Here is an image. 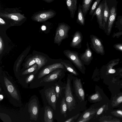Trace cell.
<instances>
[{
  "label": "cell",
  "instance_id": "6da1fadb",
  "mask_svg": "<svg viewBox=\"0 0 122 122\" xmlns=\"http://www.w3.org/2000/svg\"><path fill=\"white\" fill-rule=\"evenodd\" d=\"M70 28L68 25L64 23L59 24L54 38L55 43L59 45L63 40L68 37V33Z\"/></svg>",
  "mask_w": 122,
  "mask_h": 122
},
{
  "label": "cell",
  "instance_id": "7a4b0ae2",
  "mask_svg": "<svg viewBox=\"0 0 122 122\" xmlns=\"http://www.w3.org/2000/svg\"><path fill=\"white\" fill-rule=\"evenodd\" d=\"M64 53L65 56L81 71H83L84 66L79 57L77 52L66 50L64 51Z\"/></svg>",
  "mask_w": 122,
  "mask_h": 122
},
{
  "label": "cell",
  "instance_id": "3957f363",
  "mask_svg": "<svg viewBox=\"0 0 122 122\" xmlns=\"http://www.w3.org/2000/svg\"><path fill=\"white\" fill-rule=\"evenodd\" d=\"M70 80L67 79L65 90V98L67 109L71 111L75 105V101L72 94L70 82Z\"/></svg>",
  "mask_w": 122,
  "mask_h": 122
},
{
  "label": "cell",
  "instance_id": "277c9868",
  "mask_svg": "<svg viewBox=\"0 0 122 122\" xmlns=\"http://www.w3.org/2000/svg\"><path fill=\"white\" fill-rule=\"evenodd\" d=\"M104 8V2H102L100 4L94 12L92 15L91 20L94 16L96 15L99 28L105 30L106 27L103 20Z\"/></svg>",
  "mask_w": 122,
  "mask_h": 122
},
{
  "label": "cell",
  "instance_id": "5b68a950",
  "mask_svg": "<svg viewBox=\"0 0 122 122\" xmlns=\"http://www.w3.org/2000/svg\"><path fill=\"white\" fill-rule=\"evenodd\" d=\"M56 13L54 10H50L39 12L34 15L32 19L34 21L38 22L45 21L53 18Z\"/></svg>",
  "mask_w": 122,
  "mask_h": 122
},
{
  "label": "cell",
  "instance_id": "8992f818",
  "mask_svg": "<svg viewBox=\"0 0 122 122\" xmlns=\"http://www.w3.org/2000/svg\"><path fill=\"white\" fill-rule=\"evenodd\" d=\"M63 65L61 62L56 63L45 66L40 72L38 78L40 79L59 68L64 69Z\"/></svg>",
  "mask_w": 122,
  "mask_h": 122
},
{
  "label": "cell",
  "instance_id": "52a82bcc",
  "mask_svg": "<svg viewBox=\"0 0 122 122\" xmlns=\"http://www.w3.org/2000/svg\"><path fill=\"white\" fill-rule=\"evenodd\" d=\"M46 98L49 104L55 110L57 102L56 96L54 87L49 88L45 92Z\"/></svg>",
  "mask_w": 122,
  "mask_h": 122
},
{
  "label": "cell",
  "instance_id": "ba28073f",
  "mask_svg": "<svg viewBox=\"0 0 122 122\" xmlns=\"http://www.w3.org/2000/svg\"><path fill=\"white\" fill-rule=\"evenodd\" d=\"M91 44L93 48L97 53L101 55L105 53L104 46L100 40L96 36L94 35L90 36Z\"/></svg>",
  "mask_w": 122,
  "mask_h": 122
},
{
  "label": "cell",
  "instance_id": "9c48e42d",
  "mask_svg": "<svg viewBox=\"0 0 122 122\" xmlns=\"http://www.w3.org/2000/svg\"><path fill=\"white\" fill-rule=\"evenodd\" d=\"M39 111V107L37 101L34 99L31 101L28 105V112L30 113L31 120H37Z\"/></svg>",
  "mask_w": 122,
  "mask_h": 122
},
{
  "label": "cell",
  "instance_id": "30bf717a",
  "mask_svg": "<svg viewBox=\"0 0 122 122\" xmlns=\"http://www.w3.org/2000/svg\"><path fill=\"white\" fill-rule=\"evenodd\" d=\"M110 15L107 22V25L105 32L107 36H109L111 33L112 28L116 16V10L114 6L110 10Z\"/></svg>",
  "mask_w": 122,
  "mask_h": 122
},
{
  "label": "cell",
  "instance_id": "8fae6325",
  "mask_svg": "<svg viewBox=\"0 0 122 122\" xmlns=\"http://www.w3.org/2000/svg\"><path fill=\"white\" fill-rule=\"evenodd\" d=\"M4 82L6 88L11 97L19 100V95L17 91L11 82L6 77L4 78Z\"/></svg>",
  "mask_w": 122,
  "mask_h": 122
},
{
  "label": "cell",
  "instance_id": "7c38bea8",
  "mask_svg": "<svg viewBox=\"0 0 122 122\" xmlns=\"http://www.w3.org/2000/svg\"><path fill=\"white\" fill-rule=\"evenodd\" d=\"M74 87L76 92L77 96L82 101L84 100L85 93L83 88L81 80L77 78L74 82Z\"/></svg>",
  "mask_w": 122,
  "mask_h": 122
},
{
  "label": "cell",
  "instance_id": "4fadbf2b",
  "mask_svg": "<svg viewBox=\"0 0 122 122\" xmlns=\"http://www.w3.org/2000/svg\"><path fill=\"white\" fill-rule=\"evenodd\" d=\"M60 69L61 68L58 69L49 74L43 79L42 81L46 82H49L57 79L62 73V70Z\"/></svg>",
  "mask_w": 122,
  "mask_h": 122
},
{
  "label": "cell",
  "instance_id": "5bb4252c",
  "mask_svg": "<svg viewBox=\"0 0 122 122\" xmlns=\"http://www.w3.org/2000/svg\"><path fill=\"white\" fill-rule=\"evenodd\" d=\"M64 0L66 1L67 8L70 12L71 17L73 18L77 9V0Z\"/></svg>",
  "mask_w": 122,
  "mask_h": 122
},
{
  "label": "cell",
  "instance_id": "9a60e30c",
  "mask_svg": "<svg viewBox=\"0 0 122 122\" xmlns=\"http://www.w3.org/2000/svg\"><path fill=\"white\" fill-rule=\"evenodd\" d=\"M87 48L85 52L80 56V59L83 62L86 63H90L93 59L92 53L87 42Z\"/></svg>",
  "mask_w": 122,
  "mask_h": 122
},
{
  "label": "cell",
  "instance_id": "2e32d148",
  "mask_svg": "<svg viewBox=\"0 0 122 122\" xmlns=\"http://www.w3.org/2000/svg\"><path fill=\"white\" fill-rule=\"evenodd\" d=\"M0 16L2 17L11 19L17 22L21 21L25 18L24 15L18 13L9 14L0 13Z\"/></svg>",
  "mask_w": 122,
  "mask_h": 122
},
{
  "label": "cell",
  "instance_id": "e0dca14e",
  "mask_svg": "<svg viewBox=\"0 0 122 122\" xmlns=\"http://www.w3.org/2000/svg\"><path fill=\"white\" fill-rule=\"evenodd\" d=\"M120 60V59L117 58L112 60L108 62L105 66L107 73H115L116 72V70L113 68V67L119 64Z\"/></svg>",
  "mask_w": 122,
  "mask_h": 122
},
{
  "label": "cell",
  "instance_id": "ac0fdd59",
  "mask_svg": "<svg viewBox=\"0 0 122 122\" xmlns=\"http://www.w3.org/2000/svg\"><path fill=\"white\" fill-rule=\"evenodd\" d=\"M82 40L81 34L79 31H76L75 33L72 41L70 43V46L72 47L77 48L81 43Z\"/></svg>",
  "mask_w": 122,
  "mask_h": 122
},
{
  "label": "cell",
  "instance_id": "d6986e66",
  "mask_svg": "<svg viewBox=\"0 0 122 122\" xmlns=\"http://www.w3.org/2000/svg\"><path fill=\"white\" fill-rule=\"evenodd\" d=\"M33 57L37 65V70L44 65L47 61L46 57L40 55H36Z\"/></svg>",
  "mask_w": 122,
  "mask_h": 122
},
{
  "label": "cell",
  "instance_id": "ffe728a7",
  "mask_svg": "<svg viewBox=\"0 0 122 122\" xmlns=\"http://www.w3.org/2000/svg\"><path fill=\"white\" fill-rule=\"evenodd\" d=\"M44 119L45 122H52L53 121V110L48 106H46L45 109Z\"/></svg>",
  "mask_w": 122,
  "mask_h": 122
},
{
  "label": "cell",
  "instance_id": "44dd1931",
  "mask_svg": "<svg viewBox=\"0 0 122 122\" xmlns=\"http://www.w3.org/2000/svg\"><path fill=\"white\" fill-rule=\"evenodd\" d=\"M93 0H83L81 5L83 15L85 17L88 11L90 8L91 4Z\"/></svg>",
  "mask_w": 122,
  "mask_h": 122
},
{
  "label": "cell",
  "instance_id": "7402d4cb",
  "mask_svg": "<svg viewBox=\"0 0 122 122\" xmlns=\"http://www.w3.org/2000/svg\"><path fill=\"white\" fill-rule=\"evenodd\" d=\"M82 12L81 6L80 4L79 5L76 20L77 23L80 25H84L85 24V19Z\"/></svg>",
  "mask_w": 122,
  "mask_h": 122
},
{
  "label": "cell",
  "instance_id": "603a6c76",
  "mask_svg": "<svg viewBox=\"0 0 122 122\" xmlns=\"http://www.w3.org/2000/svg\"><path fill=\"white\" fill-rule=\"evenodd\" d=\"M104 11L103 20L104 24L106 28V24L107 23L108 19L110 15V11L108 7L106 0H105L104 2Z\"/></svg>",
  "mask_w": 122,
  "mask_h": 122
},
{
  "label": "cell",
  "instance_id": "cb8c5ba5",
  "mask_svg": "<svg viewBox=\"0 0 122 122\" xmlns=\"http://www.w3.org/2000/svg\"><path fill=\"white\" fill-rule=\"evenodd\" d=\"M98 109H95L92 108L86 111L81 116L78 120L87 118L92 116H93L97 112Z\"/></svg>",
  "mask_w": 122,
  "mask_h": 122
},
{
  "label": "cell",
  "instance_id": "d4e9b609",
  "mask_svg": "<svg viewBox=\"0 0 122 122\" xmlns=\"http://www.w3.org/2000/svg\"><path fill=\"white\" fill-rule=\"evenodd\" d=\"M67 109V107L65 98L63 97L61 102L60 109L61 114L63 115L65 117L66 116V112Z\"/></svg>",
  "mask_w": 122,
  "mask_h": 122
},
{
  "label": "cell",
  "instance_id": "484cf974",
  "mask_svg": "<svg viewBox=\"0 0 122 122\" xmlns=\"http://www.w3.org/2000/svg\"><path fill=\"white\" fill-rule=\"evenodd\" d=\"M115 27L119 31L122 30V15L117 16L115 23Z\"/></svg>",
  "mask_w": 122,
  "mask_h": 122
},
{
  "label": "cell",
  "instance_id": "4316f807",
  "mask_svg": "<svg viewBox=\"0 0 122 122\" xmlns=\"http://www.w3.org/2000/svg\"><path fill=\"white\" fill-rule=\"evenodd\" d=\"M61 63L65 67L68 71L75 75H78L76 71L71 66L63 62H61Z\"/></svg>",
  "mask_w": 122,
  "mask_h": 122
},
{
  "label": "cell",
  "instance_id": "83f0119b",
  "mask_svg": "<svg viewBox=\"0 0 122 122\" xmlns=\"http://www.w3.org/2000/svg\"><path fill=\"white\" fill-rule=\"evenodd\" d=\"M37 68V65L36 63L27 69L22 73L23 75H25L29 74L30 73L32 72Z\"/></svg>",
  "mask_w": 122,
  "mask_h": 122
},
{
  "label": "cell",
  "instance_id": "f1b7e54d",
  "mask_svg": "<svg viewBox=\"0 0 122 122\" xmlns=\"http://www.w3.org/2000/svg\"><path fill=\"white\" fill-rule=\"evenodd\" d=\"M100 97L99 93L98 92H97L95 94L90 96L89 99L90 101L94 102L99 100Z\"/></svg>",
  "mask_w": 122,
  "mask_h": 122
},
{
  "label": "cell",
  "instance_id": "f546056e",
  "mask_svg": "<svg viewBox=\"0 0 122 122\" xmlns=\"http://www.w3.org/2000/svg\"><path fill=\"white\" fill-rule=\"evenodd\" d=\"M101 0H96L93 4L90 11L89 15H92Z\"/></svg>",
  "mask_w": 122,
  "mask_h": 122
},
{
  "label": "cell",
  "instance_id": "4dcf8cb0",
  "mask_svg": "<svg viewBox=\"0 0 122 122\" xmlns=\"http://www.w3.org/2000/svg\"><path fill=\"white\" fill-rule=\"evenodd\" d=\"M36 63L33 57H32L28 59L25 64V68H28Z\"/></svg>",
  "mask_w": 122,
  "mask_h": 122
},
{
  "label": "cell",
  "instance_id": "1f68e13d",
  "mask_svg": "<svg viewBox=\"0 0 122 122\" xmlns=\"http://www.w3.org/2000/svg\"><path fill=\"white\" fill-rule=\"evenodd\" d=\"M112 113L114 115L117 117L122 118V110H117L112 112Z\"/></svg>",
  "mask_w": 122,
  "mask_h": 122
},
{
  "label": "cell",
  "instance_id": "d6a6232c",
  "mask_svg": "<svg viewBox=\"0 0 122 122\" xmlns=\"http://www.w3.org/2000/svg\"><path fill=\"white\" fill-rule=\"evenodd\" d=\"M4 43L1 36H0V54H1L3 52L4 48Z\"/></svg>",
  "mask_w": 122,
  "mask_h": 122
},
{
  "label": "cell",
  "instance_id": "836d02e7",
  "mask_svg": "<svg viewBox=\"0 0 122 122\" xmlns=\"http://www.w3.org/2000/svg\"><path fill=\"white\" fill-rule=\"evenodd\" d=\"M35 77L34 74H32L29 75L25 79V81L26 83L30 82L33 80Z\"/></svg>",
  "mask_w": 122,
  "mask_h": 122
},
{
  "label": "cell",
  "instance_id": "e575fe53",
  "mask_svg": "<svg viewBox=\"0 0 122 122\" xmlns=\"http://www.w3.org/2000/svg\"><path fill=\"white\" fill-rule=\"evenodd\" d=\"M113 47L116 50L122 52V43L115 44L113 45Z\"/></svg>",
  "mask_w": 122,
  "mask_h": 122
},
{
  "label": "cell",
  "instance_id": "d590c367",
  "mask_svg": "<svg viewBox=\"0 0 122 122\" xmlns=\"http://www.w3.org/2000/svg\"><path fill=\"white\" fill-rule=\"evenodd\" d=\"M55 92L57 97H59L60 93V86L57 84H56Z\"/></svg>",
  "mask_w": 122,
  "mask_h": 122
},
{
  "label": "cell",
  "instance_id": "8d00e7d4",
  "mask_svg": "<svg viewBox=\"0 0 122 122\" xmlns=\"http://www.w3.org/2000/svg\"><path fill=\"white\" fill-rule=\"evenodd\" d=\"M122 36V30L113 33L112 35V37L113 38H119L120 36Z\"/></svg>",
  "mask_w": 122,
  "mask_h": 122
},
{
  "label": "cell",
  "instance_id": "74e56055",
  "mask_svg": "<svg viewBox=\"0 0 122 122\" xmlns=\"http://www.w3.org/2000/svg\"><path fill=\"white\" fill-rule=\"evenodd\" d=\"M80 115L79 114H77L75 116L70 118L64 121L65 122H73Z\"/></svg>",
  "mask_w": 122,
  "mask_h": 122
},
{
  "label": "cell",
  "instance_id": "f35d334b",
  "mask_svg": "<svg viewBox=\"0 0 122 122\" xmlns=\"http://www.w3.org/2000/svg\"><path fill=\"white\" fill-rule=\"evenodd\" d=\"M114 106H116L122 102V95L121 96L117 97L115 101Z\"/></svg>",
  "mask_w": 122,
  "mask_h": 122
},
{
  "label": "cell",
  "instance_id": "ab89813d",
  "mask_svg": "<svg viewBox=\"0 0 122 122\" xmlns=\"http://www.w3.org/2000/svg\"><path fill=\"white\" fill-rule=\"evenodd\" d=\"M105 105H103L98 110L96 114V117H97L102 113L105 107Z\"/></svg>",
  "mask_w": 122,
  "mask_h": 122
},
{
  "label": "cell",
  "instance_id": "60d3db41",
  "mask_svg": "<svg viewBox=\"0 0 122 122\" xmlns=\"http://www.w3.org/2000/svg\"><path fill=\"white\" fill-rule=\"evenodd\" d=\"M93 116H92L89 117L85 118L78 120L77 122H88L93 117Z\"/></svg>",
  "mask_w": 122,
  "mask_h": 122
},
{
  "label": "cell",
  "instance_id": "b9f144b4",
  "mask_svg": "<svg viewBox=\"0 0 122 122\" xmlns=\"http://www.w3.org/2000/svg\"><path fill=\"white\" fill-rule=\"evenodd\" d=\"M23 56V55L20 58L19 60L18 63H17V64L16 65V70L17 72H18V68L20 63V62H21V61H22L23 57V56Z\"/></svg>",
  "mask_w": 122,
  "mask_h": 122
},
{
  "label": "cell",
  "instance_id": "7bdbcfd3",
  "mask_svg": "<svg viewBox=\"0 0 122 122\" xmlns=\"http://www.w3.org/2000/svg\"><path fill=\"white\" fill-rule=\"evenodd\" d=\"M6 23L5 21L1 18H0V25H4Z\"/></svg>",
  "mask_w": 122,
  "mask_h": 122
},
{
  "label": "cell",
  "instance_id": "ee69618b",
  "mask_svg": "<svg viewBox=\"0 0 122 122\" xmlns=\"http://www.w3.org/2000/svg\"><path fill=\"white\" fill-rule=\"evenodd\" d=\"M46 2L50 3L51 2L55 0H43Z\"/></svg>",
  "mask_w": 122,
  "mask_h": 122
},
{
  "label": "cell",
  "instance_id": "f6af8a7d",
  "mask_svg": "<svg viewBox=\"0 0 122 122\" xmlns=\"http://www.w3.org/2000/svg\"><path fill=\"white\" fill-rule=\"evenodd\" d=\"M119 72H122V68H120L119 70Z\"/></svg>",
  "mask_w": 122,
  "mask_h": 122
}]
</instances>
